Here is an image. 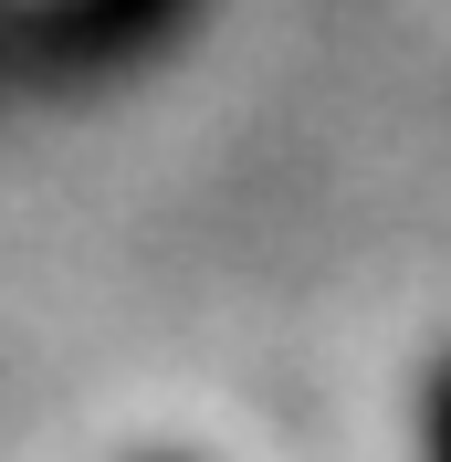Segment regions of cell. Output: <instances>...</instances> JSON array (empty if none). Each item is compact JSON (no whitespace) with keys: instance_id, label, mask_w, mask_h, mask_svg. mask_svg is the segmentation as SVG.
<instances>
[{"instance_id":"6da1fadb","label":"cell","mask_w":451,"mask_h":462,"mask_svg":"<svg viewBox=\"0 0 451 462\" xmlns=\"http://www.w3.org/2000/svg\"><path fill=\"white\" fill-rule=\"evenodd\" d=\"M420 462H451V357L430 378V410H420Z\"/></svg>"}]
</instances>
